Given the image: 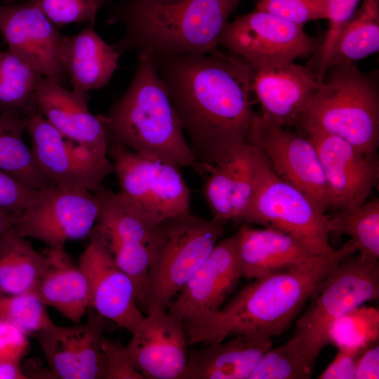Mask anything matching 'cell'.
<instances>
[{
	"instance_id": "obj_1",
	"label": "cell",
	"mask_w": 379,
	"mask_h": 379,
	"mask_svg": "<svg viewBox=\"0 0 379 379\" xmlns=\"http://www.w3.org/2000/svg\"><path fill=\"white\" fill-rule=\"evenodd\" d=\"M153 57L204 175L207 166L247 142L255 117L249 100L253 70L241 58L218 49L201 54Z\"/></svg>"
},
{
	"instance_id": "obj_2",
	"label": "cell",
	"mask_w": 379,
	"mask_h": 379,
	"mask_svg": "<svg viewBox=\"0 0 379 379\" xmlns=\"http://www.w3.org/2000/svg\"><path fill=\"white\" fill-rule=\"evenodd\" d=\"M349 240L328 255L254 279L218 310L185 320L189 345H209L238 335L272 338L283 334L313 292L345 258L357 252Z\"/></svg>"
},
{
	"instance_id": "obj_3",
	"label": "cell",
	"mask_w": 379,
	"mask_h": 379,
	"mask_svg": "<svg viewBox=\"0 0 379 379\" xmlns=\"http://www.w3.org/2000/svg\"><path fill=\"white\" fill-rule=\"evenodd\" d=\"M243 0H129L110 23L124 35L114 45L153 55L201 54L218 49L220 35Z\"/></svg>"
},
{
	"instance_id": "obj_4",
	"label": "cell",
	"mask_w": 379,
	"mask_h": 379,
	"mask_svg": "<svg viewBox=\"0 0 379 379\" xmlns=\"http://www.w3.org/2000/svg\"><path fill=\"white\" fill-rule=\"evenodd\" d=\"M108 143H118L204 175L159 77L153 55L139 53L133 77L107 114L99 116Z\"/></svg>"
},
{
	"instance_id": "obj_5",
	"label": "cell",
	"mask_w": 379,
	"mask_h": 379,
	"mask_svg": "<svg viewBox=\"0 0 379 379\" xmlns=\"http://www.w3.org/2000/svg\"><path fill=\"white\" fill-rule=\"evenodd\" d=\"M299 129L338 136L361 151L377 154L379 144V84L354 63L329 68L302 114Z\"/></svg>"
},
{
	"instance_id": "obj_6",
	"label": "cell",
	"mask_w": 379,
	"mask_h": 379,
	"mask_svg": "<svg viewBox=\"0 0 379 379\" xmlns=\"http://www.w3.org/2000/svg\"><path fill=\"white\" fill-rule=\"evenodd\" d=\"M225 224L189 211L156 226L149 243L147 277L138 301L146 313L168 310L213 251Z\"/></svg>"
},
{
	"instance_id": "obj_7",
	"label": "cell",
	"mask_w": 379,
	"mask_h": 379,
	"mask_svg": "<svg viewBox=\"0 0 379 379\" xmlns=\"http://www.w3.org/2000/svg\"><path fill=\"white\" fill-rule=\"evenodd\" d=\"M378 297V260L359 253L351 255L317 287L309 305L295 320L293 335L317 357L329 343V329L336 319Z\"/></svg>"
},
{
	"instance_id": "obj_8",
	"label": "cell",
	"mask_w": 379,
	"mask_h": 379,
	"mask_svg": "<svg viewBox=\"0 0 379 379\" xmlns=\"http://www.w3.org/2000/svg\"><path fill=\"white\" fill-rule=\"evenodd\" d=\"M242 222L283 231L317 255L334 251L326 213L302 191L279 178L264 154L254 196Z\"/></svg>"
},
{
	"instance_id": "obj_9",
	"label": "cell",
	"mask_w": 379,
	"mask_h": 379,
	"mask_svg": "<svg viewBox=\"0 0 379 379\" xmlns=\"http://www.w3.org/2000/svg\"><path fill=\"white\" fill-rule=\"evenodd\" d=\"M119 194L154 225L190 211V191L178 167L118 143H108Z\"/></svg>"
},
{
	"instance_id": "obj_10",
	"label": "cell",
	"mask_w": 379,
	"mask_h": 379,
	"mask_svg": "<svg viewBox=\"0 0 379 379\" xmlns=\"http://www.w3.org/2000/svg\"><path fill=\"white\" fill-rule=\"evenodd\" d=\"M321 41L309 36L302 25L253 10L227 22L218 46L259 71L314 54Z\"/></svg>"
},
{
	"instance_id": "obj_11",
	"label": "cell",
	"mask_w": 379,
	"mask_h": 379,
	"mask_svg": "<svg viewBox=\"0 0 379 379\" xmlns=\"http://www.w3.org/2000/svg\"><path fill=\"white\" fill-rule=\"evenodd\" d=\"M99 211L95 192L51 185L39 190L35 199L13 218V227L20 235L48 247H65L68 241L88 236Z\"/></svg>"
},
{
	"instance_id": "obj_12",
	"label": "cell",
	"mask_w": 379,
	"mask_h": 379,
	"mask_svg": "<svg viewBox=\"0 0 379 379\" xmlns=\"http://www.w3.org/2000/svg\"><path fill=\"white\" fill-rule=\"evenodd\" d=\"M25 121L34 160L51 184L95 192L114 173L109 158L101 159L66 138L37 109L29 113Z\"/></svg>"
},
{
	"instance_id": "obj_13",
	"label": "cell",
	"mask_w": 379,
	"mask_h": 379,
	"mask_svg": "<svg viewBox=\"0 0 379 379\" xmlns=\"http://www.w3.org/2000/svg\"><path fill=\"white\" fill-rule=\"evenodd\" d=\"M271 123L255 114L247 142L265 155L274 173L328 211L327 189L316 148L304 131Z\"/></svg>"
},
{
	"instance_id": "obj_14",
	"label": "cell",
	"mask_w": 379,
	"mask_h": 379,
	"mask_svg": "<svg viewBox=\"0 0 379 379\" xmlns=\"http://www.w3.org/2000/svg\"><path fill=\"white\" fill-rule=\"evenodd\" d=\"M0 34L8 49L42 77L65 84L61 53L65 36L32 1L0 4Z\"/></svg>"
},
{
	"instance_id": "obj_15",
	"label": "cell",
	"mask_w": 379,
	"mask_h": 379,
	"mask_svg": "<svg viewBox=\"0 0 379 379\" xmlns=\"http://www.w3.org/2000/svg\"><path fill=\"white\" fill-rule=\"evenodd\" d=\"M312 141L326 180L328 211H337L366 201L379 180L378 154L365 153L331 134L304 131Z\"/></svg>"
},
{
	"instance_id": "obj_16",
	"label": "cell",
	"mask_w": 379,
	"mask_h": 379,
	"mask_svg": "<svg viewBox=\"0 0 379 379\" xmlns=\"http://www.w3.org/2000/svg\"><path fill=\"white\" fill-rule=\"evenodd\" d=\"M88 237L78 265L88 281L90 307L132 333L144 317L135 285L117 265L96 225Z\"/></svg>"
},
{
	"instance_id": "obj_17",
	"label": "cell",
	"mask_w": 379,
	"mask_h": 379,
	"mask_svg": "<svg viewBox=\"0 0 379 379\" xmlns=\"http://www.w3.org/2000/svg\"><path fill=\"white\" fill-rule=\"evenodd\" d=\"M95 193L100 200L95 225L118 267L140 288L147 279L149 243L157 225L133 209L119 192L102 187Z\"/></svg>"
},
{
	"instance_id": "obj_18",
	"label": "cell",
	"mask_w": 379,
	"mask_h": 379,
	"mask_svg": "<svg viewBox=\"0 0 379 379\" xmlns=\"http://www.w3.org/2000/svg\"><path fill=\"white\" fill-rule=\"evenodd\" d=\"M88 321L73 326L53 324L36 333L48 366L62 379H105L102 350L105 318L89 307Z\"/></svg>"
},
{
	"instance_id": "obj_19",
	"label": "cell",
	"mask_w": 379,
	"mask_h": 379,
	"mask_svg": "<svg viewBox=\"0 0 379 379\" xmlns=\"http://www.w3.org/2000/svg\"><path fill=\"white\" fill-rule=\"evenodd\" d=\"M189 345L183 321L168 310L147 313L125 350L133 366L148 379H181Z\"/></svg>"
},
{
	"instance_id": "obj_20",
	"label": "cell",
	"mask_w": 379,
	"mask_h": 379,
	"mask_svg": "<svg viewBox=\"0 0 379 379\" xmlns=\"http://www.w3.org/2000/svg\"><path fill=\"white\" fill-rule=\"evenodd\" d=\"M237 234L218 241L171 302L168 312L182 321L218 310L242 278Z\"/></svg>"
},
{
	"instance_id": "obj_21",
	"label": "cell",
	"mask_w": 379,
	"mask_h": 379,
	"mask_svg": "<svg viewBox=\"0 0 379 379\" xmlns=\"http://www.w3.org/2000/svg\"><path fill=\"white\" fill-rule=\"evenodd\" d=\"M263 153L244 143L217 164L207 166L203 194L213 219L242 221L257 185Z\"/></svg>"
},
{
	"instance_id": "obj_22",
	"label": "cell",
	"mask_w": 379,
	"mask_h": 379,
	"mask_svg": "<svg viewBox=\"0 0 379 379\" xmlns=\"http://www.w3.org/2000/svg\"><path fill=\"white\" fill-rule=\"evenodd\" d=\"M322 81L309 67L293 62L253 71L252 91L260 104V116L283 127L298 128Z\"/></svg>"
},
{
	"instance_id": "obj_23",
	"label": "cell",
	"mask_w": 379,
	"mask_h": 379,
	"mask_svg": "<svg viewBox=\"0 0 379 379\" xmlns=\"http://www.w3.org/2000/svg\"><path fill=\"white\" fill-rule=\"evenodd\" d=\"M38 112L66 138L108 159V140L100 117L92 114L86 98L63 85L42 78L35 93Z\"/></svg>"
},
{
	"instance_id": "obj_24",
	"label": "cell",
	"mask_w": 379,
	"mask_h": 379,
	"mask_svg": "<svg viewBox=\"0 0 379 379\" xmlns=\"http://www.w3.org/2000/svg\"><path fill=\"white\" fill-rule=\"evenodd\" d=\"M237 251L242 277L260 278L300 265L314 256L291 235L272 227L244 224L237 232Z\"/></svg>"
},
{
	"instance_id": "obj_25",
	"label": "cell",
	"mask_w": 379,
	"mask_h": 379,
	"mask_svg": "<svg viewBox=\"0 0 379 379\" xmlns=\"http://www.w3.org/2000/svg\"><path fill=\"white\" fill-rule=\"evenodd\" d=\"M234 336L189 351L181 379H249L272 347V338Z\"/></svg>"
},
{
	"instance_id": "obj_26",
	"label": "cell",
	"mask_w": 379,
	"mask_h": 379,
	"mask_svg": "<svg viewBox=\"0 0 379 379\" xmlns=\"http://www.w3.org/2000/svg\"><path fill=\"white\" fill-rule=\"evenodd\" d=\"M119 51L95 32L94 22L72 36H65L61 61L72 91L86 98L104 87L117 68Z\"/></svg>"
},
{
	"instance_id": "obj_27",
	"label": "cell",
	"mask_w": 379,
	"mask_h": 379,
	"mask_svg": "<svg viewBox=\"0 0 379 379\" xmlns=\"http://www.w3.org/2000/svg\"><path fill=\"white\" fill-rule=\"evenodd\" d=\"M45 255L46 266L34 293L44 305L53 307L74 324H79L90 307V291L86 277L65 247H48Z\"/></svg>"
},
{
	"instance_id": "obj_28",
	"label": "cell",
	"mask_w": 379,
	"mask_h": 379,
	"mask_svg": "<svg viewBox=\"0 0 379 379\" xmlns=\"http://www.w3.org/2000/svg\"><path fill=\"white\" fill-rule=\"evenodd\" d=\"M47 263L45 253L11 226L0 236V291L15 295L34 290Z\"/></svg>"
},
{
	"instance_id": "obj_29",
	"label": "cell",
	"mask_w": 379,
	"mask_h": 379,
	"mask_svg": "<svg viewBox=\"0 0 379 379\" xmlns=\"http://www.w3.org/2000/svg\"><path fill=\"white\" fill-rule=\"evenodd\" d=\"M379 50V0H363L339 31L333 44L326 71L354 63Z\"/></svg>"
},
{
	"instance_id": "obj_30",
	"label": "cell",
	"mask_w": 379,
	"mask_h": 379,
	"mask_svg": "<svg viewBox=\"0 0 379 379\" xmlns=\"http://www.w3.org/2000/svg\"><path fill=\"white\" fill-rule=\"evenodd\" d=\"M25 117L0 114V170L36 190L51 185L23 140Z\"/></svg>"
},
{
	"instance_id": "obj_31",
	"label": "cell",
	"mask_w": 379,
	"mask_h": 379,
	"mask_svg": "<svg viewBox=\"0 0 379 379\" xmlns=\"http://www.w3.org/2000/svg\"><path fill=\"white\" fill-rule=\"evenodd\" d=\"M42 78L10 50L0 51V114L26 117L37 109L35 93Z\"/></svg>"
},
{
	"instance_id": "obj_32",
	"label": "cell",
	"mask_w": 379,
	"mask_h": 379,
	"mask_svg": "<svg viewBox=\"0 0 379 379\" xmlns=\"http://www.w3.org/2000/svg\"><path fill=\"white\" fill-rule=\"evenodd\" d=\"M329 234L347 235L357 251L379 258V200L374 199L356 207L327 215Z\"/></svg>"
},
{
	"instance_id": "obj_33",
	"label": "cell",
	"mask_w": 379,
	"mask_h": 379,
	"mask_svg": "<svg viewBox=\"0 0 379 379\" xmlns=\"http://www.w3.org/2000/svg\"><path fill=\"white\" fill-rule=\"evenodd\" d=\"M317 357L295 336L264 355L249 379H309Z\"/></svg>"
},
{
	"instance_id": "obj_34",
	"label": "cell",
	"mask_w": 379,
	"mask_h": 379,
	"mask_svg": "<svg viewBox=\"0 0 379 379\" xmlns=\"http://www.w3.org/2000/svg\"><path fill=\"white\" fill-rule=\"evenodd\" d=\"M329 343L338 350L361 353L379 341V310L364 304L336 319L328 333Z\"/></svg>"
},
{
	"instance_id": "obj_35",
	"label": "cell",
	"mask_w": 379,
	"mask_h": 379,
	"mask_svg": "<svg viewBox=\"0 0 379 379\" xmlns=\"http://www.w3.org/2000/svg\"><path fill=\"white\" fill-rule=\"evenodd\" d=\"M45 305L34 292L0 297V319L15 325L27 334L36 333L54 322Z\"/></svg>"
},
{
	"instance_id": "obj_36",
	"label": "cell",
	"mask_w": 379,
	"mask_h": 379,
	"mask_svg": "<svg viewBox=\"0 0 379 379\" xmlns=\"http://www.w3.org/2000/svg\"><path fill=\"white\" fill-rule=\"evenodd\" d=\"M254 10L302 25L329 18L328 0H257Z\"/></svg>"
},
{
	"instance_id": "obj_37",
	"label": "cell",
	"mask_w": 379,
	"mask_h": 379,
	"mask_svg": "<svg viewBox=\"0 0 379 379\" xmlns=\"http://www.w3.org/2000/svg\"><path fill=\"white\" fill-rule=\"evenodd\" d=\"M55 25L95 22L107 0H32Z\"/></svg>"
},
{
	"instance_id": "obj_38",
	"label": "cell",
	"mask_w": 379,
	"mask_h": 379,
	"mask_svg": "<svg viewBox=\"0 0 379 379\" xmlns=\"http://www.w3.org/2000/svg\"><path fill=\"white\" fill-rule=\"evenodd\" d=\"M360 0H328L329 26L317 52L313 54L307 67L323 80L326 71L328 59L334 41L343 26L356 11Z\"/></svg>"
},
{
	"instance_id": "obj_39",
	"label": "cell",
	"mask_w": 379,
	"mask_h": 379,
	"mask_svg": "<svg viewBox=\"0 0 379 379\" xmlns=\"http://www.w3.org/2000/svg\"><path fill=\"white\" fill-rule=\"evenodd\" d=\"M39 190L0 170V208L14 218L35 199Z\"/></svg>"
},
{
	"instance_id": "obj_40",
	"label": "cell",
	"mask_w": 379,
	"mask_h": 379,
	"mask_svg": "<svg viewBox=\"0 0 379 379\" xmlns=\"http://www.w3.org/2000/svg\"><path fill=\"white\" fill-rule=\"evenodd\" d=\"M102 350L105 365V379H144L133 366L124 345L103 338Z\"/></svg>"
},
{
	"instance_id": "obj_41",
	"label": "cell",
	"mask_w": 379,
	"mask_h": 379,
	"mask_svg": "<svg viewBox=\"0 0 379 379\" xmlns=\"http://www.w3.org/2000/svg\"><path fill=\"white\" fill-rule=\"evenodd\" d=\"M29 349L27 334L0 319V361L20 364Z\"/></svg>"
},
{
	"instance_id": "obj_42",
	"label": "cell",
	"mask_w": 379,
	"mask_h": 379,
	"mask_svg": "<svg viewBox=\"0 0 379 379\" xmlns=\"http://www.w3.org/2000/svg\"><path fill=\"white\" fill-rule=\"evenodd\" d=\"M361 353L338 350L333 361L317 377L319 379H355L357 361Z\"/></svg>"
},
{
	"instance_id": "obj_43",
	"label": "cell",
	"mask_w": 379,
	"mask_h": 379,
	"mask_svg": "<svg viewBox=\"0 0 379 379\" xmlns=\"http://www.w3.org/2000/svg\"><path fill=\"white\" fill-rule=\"evenodd\" d=\"M379 378V343L366 348L359 356L355 371V379Z\"/></svg>"
},
{
	"instance_id": "obj_44",
	"label": "cell",
	"mask_w": 379,
	"mask_h": 379,
	"mask_svg": "<svg viewBox=\"0 0 379 379\" xmlns=\"http://www.w3.org/2000/svg\"><path fill=\"white\" fill-rule=\"evenodd\" d=\"M20 364L0 361V379H27Z\"/></svg>"
},
{
	"instance_id": "obj_45",
	"label": "cell",
	"mask_w": 379,
	"mask_h": 379,
	"mask_svg": "<svg viewBox=\"0 0 379 379\" xmlns=\"http://www.w3.org/2000/svg\"><path fill=\"white\" fill-rule=\"evenodd\" d=\"M14 216L0 208V236L13 225Z\"/></svg>"
},
{
	"instance_id": "obj_46",
	"label": "cell",
	"mask_w": 379,
	"mask_h": 379,
	"mask_svg": "<svg viewBox=\"0 0 379 379\" xmlns=\"http://www.w3.org/2000/svg\"><path fill=\"white\" fill-rule=\"evenodd\" d=\"M4 3H12V2L18 1V0H4Z\"/></svg>"
},
{
	"instance_id": "obj_47",
	"label": "cell",
	"mask_w": 379,
	"mask_h": 379,
	"mask_svg": "<svg viewBox=\"0 0 379 379\" xmlns=\"http://www.w3.org/2000/svg\"><path fill=\"white\" fill-rule=\"evenodd\" d=\"M4 293L0 291V297L3 295Z\"/></svg>"
}]
</instances>
